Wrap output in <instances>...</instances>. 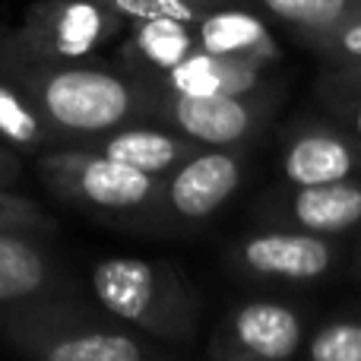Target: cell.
<instances>
[{"label": "cell", "instance_id": "cell-13", "mask_svg": "<svg viewBox=\"0 0 361 361\" xmlns=\"http://www.w3.org/2000/svg\"><path fill=\"white\" fill-rule=\"evenodd\" d=\"M197 32V48L209 51L219 57H231V61H247L263 63V67H279L286 61L279 38L273 35L269 23L247 4H222L200 16L193 23Z\"/></svg>", "mask_w": 361, "mask_h": 361}, {"label": "cell", "instance_id": "cell-26", "mask_svg": "<svg viewBox=\"0 0 361 361\" xmlns=\"http://www.w3.org/2000/svg\"><path fill=\"white\" fill-rule=\"evenodd\" d=\"M352 263H355V273L361 276V228H358L355 244H352Z\"/></svg>", "mask_w": 361, "mask_h": 361}, {"label": "cell", "instance_id": "cell-5", "mask_svg": "<svg viewBox=\"0 0 361 361\" xmlns=\"http://www.w3.org/2000/svg\"><path fill=\"white\" fill-rule=\"evenodd\" d=\"M140 89H143V121L178 130L180 137L200 146H254L269 130L286 102L282 76L250 92L209 95V99H184L146 86Z\"/></svg>", "mask_w": 361, "mask_h": 361}, {"label": "cell", "instance_id": "cell-8", "mask_svg": "<svg viewBox=\"0 0 361 361\" xmlns=\"http://www.w3.org/2000/svg\"><path fill=\"white\" fill-rule=\"evenodd\" d=\"M307 339V314L286 298L231 305L212 330L206 361H295Z\"/></svg>", "mask_w": 361, "mask_h": 361}, {"label": "cell", "instance_id": "cell-24", "mask_svg": "<svg viewBox=\"0 0 361 361\" xmlns=\"http://www.w3.org/2000/svg\"><path fill=\"white\" fill-rule=\"evenodd\" d=\"M23 180V156L0 143V190H16Z\"/></svg>", "mask_w": 361, "mask_h": 361}, {"label": "cell", "instance_id": "cell-7", "mask_svg": "<svg viewBox=\"0 0 361 361\" xmlns=\"http://www.w3.org/2000/svg\"><path fill=\"white\" fill-rule=\"evenodd\" d=\"M343 241L330 235L257 225L228 244L225 260L228 269L254 282H276V286H311L336 273L343 260Z\"/></svg>", "mask_w": 361, "mask_h": 361}, {"label": "cell", "instance_id": "cell-21", "mask_svg": "<svg viewBox=\"0 0 361 361\" xmlns=\"http://www.w3.org/2000/svg\"><path fill=\"white\" fill-rule=\"evenodd\" d=\"M305 48L317 57L320 63H355L361 61V6L343 16L326 32L307 38Z\"/></svg>", "mask_w": 361, "mask_h": 361}, {"label": "cell", "instance_id": "cell-15", "mask_svg": "<svg viewBox=\"0 0 361 361\" xmlns=\"http://www.w3.org/2000/svg\"><path fill=\"white\" fill-rule=\"evenodd\" d=\"M82 146L156 178H165L171 169H178L184 159H190L200 149V143L180 137L178 130H169L162 124H152V121L114 127V130H105L99 137H89Z\"/></svg>", "mask_w": 361, "mask_h": 361}, {"label": "cell", "instance_id": "cell-16", "mask_svg": "<svg viewBox=\"0 0 361 361\" xmlns=\"http://www.w3.org/2000/svg\"><path fill=\"white\" fill-rule=\"evenodd\" d=\"M193 51H197V32L190 23L143 19V23H127L124 35L118 38L114 67H121L137 82H149Z\"/></svg>", "mask_w": 361, "mask_h": 361}, {"label": "cell", "instance_id": "cell-20", "mask_svg": "<svg viewBox=\"0 0 361 361\" xmlns=\"http://www.w3.org/2000/svg\"><path fill=\"white\" fill-rule=\"evenodd\" d=\"M124 23H143V19H178V23H197L209 10L231 0H105Z\"/></svg>", "mask_w": 361, "mask_h": 361}, {"label": "cell", "instance_id": "cell-19", "mask_svg": "<svg viewBox=\"0 0 361 361\" xmlns=\"http://www.w3.org/2000/svg\"><path fill=\"white\" fill-rule=\"evenodd\" d=\"M301 361H361V311L333 314L307 333Z\"/></svg>", "mask_w": 361, "mask_h": 361}, {"label": "cell", "instance_id": "cell-25", "mask_svg": "<svg viewBox=\"0 0 361 361\" xmlns=\"http://www.w3.org/2000/svg\"><path fill=\"white\" fill-rule=\"evenodd\" d=\"M320 80L343 82V86H361V61H355V63H320Z\"/></svg>", "mask_w": 361, "mask_h": 361}, {"label": "cell", "instance_id": "cell-3", "mask_svg": "<svg viewBox=\"0 0 361 361\" xmlns=\"http://www.w3.org/2000/svg\"><path fill=\"white\" fill-rule=\"evenodd\" d=\"M0 339L25 361H175L162 343L89 307L80 295L4 311Z\"/></svg>", "mask_w": 361, "mask_h": 361}, {"label": "cell", "instance_id": "cell-17", "mask_svg": "<svg viewBox=\"0 0 361 361\" xmlns=\"http://www.w3.org/2000/svg\"><path fill=\"white\" fill-rule=\"evenodd\" d=\"M0 143L19 156H38L48 149L70 146V140L32 105V99L0 76Z\"/></svg>", "mask_w": 361, "mask_h": 361}, {"label": "cell", "instance_id": "cell-1", "mask_svg": "<svg viewBox=\"0 0 361 361\" xmlns=\"http://www.w3.org/2000/svg\"><path fill=\"white\" fill-rule=\"evenodd\" d=\"M0 76L23 89L70 146L143 121V89L121 67L95 57L61 61L38 54L13 29H0Z\"/></svg>", "mask_w": 361, "mask_h": 361}, {"label": "cell", "instance_id": "cell-18", "mask_svg": "<svg viewBox=\"0 0 361 361\" xmlns=\"http://www.w3.org/2000/svg\"><path fill=\"white\" fill-rule=\"evenodd\" d=\"M244 4L267 19L282 23L295 42L305 44L307 38L320 35L343 16H349L355 6H361V0H244Z\"/></svg>", "mask_w": 361, "mask_h": 361}, {"label": "cell", "instance_id": "cell-6", "mask_svg": "<svg viewBox=\"0 0 361 361\" xmlns=\"http://www.w3.org/2000/svg\"><path fill=\"white\" fill-rule=\"evenodd\" d=\"M250 146H200L162 178L146 231L184 235L209 225L222 206L247 184Z\"/></svg>", "mask_w": 361, "mask_h": 361}, {"label": "cell", "instance_id": "cell-12", "mask_svg": "<svg viewBox=\"0 0 361 361\" xmlns=\"http://www.w3.org/2000/svg\"><path fill=\"white\" fill-rule=\"evenodd\" d=\"M80 295L51 235L0 231V314Z\"/></svg>", "mask_w": 361, "mask_h": 361}, {"label": "cell", "instance_id": "cell-23", "mask_svg": "<svg viewBox=\"0 0 361 361\" xmlns=\"http://www.w3.org/2000/svg\"><path fill=\"white\" fill-rule=\"evenodd\" d=\"M317 102L326 118H333L361 143V86H343L317 76Z\"/></svg>", "mask_w": 361, "mask_h": 361}, {"label": "cell", "instance_id": "cell-22", "mask_svg": "<svg viewBox=\"0 0 361 361\" xmlns=\"http://www.w3.org/2000/svg\"><path fill=\"white\" fill-rule=\"evenodd\" d=\"M0 231H29V235H57V219L38 200L19 190H0Z\"/></svg>", "mask_w": 361, "mask_h": 361}, {"label": "cell", "instance_id": "cell-9", "mask_svg": "<svg viewBox=\"0 0 361 361\" xmlns=\"http://www.w3.org/2000/svg\"><path fill=\"white\" fill-rule=\"evenodd\" d=\"M127 23L105 0H35L13 25L38 54L61 61H89L124 35Z\"/></svg>", "mask_w": 361, "mask_h": 361}, {"label": "cell", "instance_id": "cell-10", "mask_svg": "<svg viewBox=\"0 0 361 361\" xmlns=\"http://www.w3.org/2000/svg\"><path fill=\"white\" fill-rule=\"evenodd\" d=\"M257 225L343 238L361 228V178L333 184H286L267 190L250 206Z\"/></svg>", "mask_w": 361, "mask_h": 361}, {"label": "cell", "instance_id": "cell-14", "mask_svg": "<svg viewBox=\"0 0 361 361\" xmlns=\"http://www.w3.org/2000/svg\"><path fill=\"white\" fill-rule=\"evenodd\" d=\"M276 76L279 73L273 67L231 61V57H219L197 48L171 70H165L162 76H156L149 82H140V86L156 89V92H169V95H184V99H209V95L250 92V89L267 86Z\"/></svg>", "mask_w": 361, "mask_h": 361}, {"label": "cell", "instance_id": "cell-2", "mask_svg": "<svg viewBox=\"0 0 361 361\" xmlns=\"http://www.w3.org/2000/svg\"><path fill=\"white\" fill-rule=\"evenodd\" d=\"M95 305L162 345H190L203 320V295L171 260L102 257L89 267Z\"/></svg>", "mask_w": 361, "mask_h": 361}, {"label": "cell", "instance_id": "cell-11", "mask_svg": "<svg viewBox=\"0 0 361 361\" xmlns=\"http://www.w3.org/2000/svg\"><path fill=\"white\" fill-rule=\"evenodd\" d=\"M279 175L286 184H333L361 178V143L333 118H298L279 133Z\"/></svg>", "mask_w": 361, "mask_h": 361}, {"label": "cell", "instance_id": "cell-4", "mask_svg": "<svg viewBox=\"0 0 361 361\" xmlns=\"http://www.w3.org/2000/svg\"><path fill=\"white\" fill-rule=\"evenodd\" d=\"M35 175L54 200L146 231L162 178L121 165L89 146H61L35 156Z\"/></svg>", "mask_w": 361, "mask_h": 361}]
</instances>
